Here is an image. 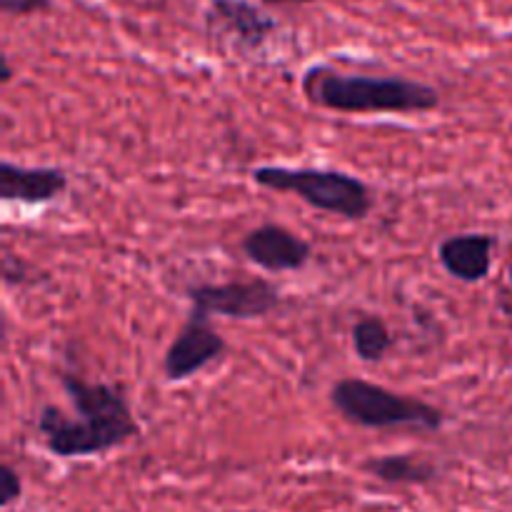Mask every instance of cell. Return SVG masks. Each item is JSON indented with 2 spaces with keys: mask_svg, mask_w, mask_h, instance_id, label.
I'll list each match as a JSON object with an SVG mask.
<instances>
[{
  "mask_svg": "<svg viewBox=\"0 0 512 512\" xmlns=\"http://www.w3.org/2000/svg\"><path fill=\"white\" fill-rule=\"evenodd\" d=\"M60 385L73 405V415L45 405L38 415V433L55 458H93L138 438L128 395L120 385L88 383L80 375L60 373Z\"/></svg>",
  "mask_w": 512,
  "mask_h": 512,
  "instance_id": "cell-1",
  "label": "cell"
},
{
  "mask_svg": "<svg viewBox=\"0 0 512 512\" xmlns=\"http://www.w3.org/2000/svg\"><path fill=\"white\" fill-rule=\"evenodd\" d=\"M303 93L315 108L335 113H430L440 105L433 85L398 75L340 73L328 65H313L303 75Z\"/></svg>",
  "mask_w": 512,
  "mask_h": 512,
  "instance_id": "cell-2",
  "label": "cell"
},
{
  "mask_svg": "<svg viewBox=\"0 0 512 512\" xmlns=\"http://www.w3.org/2000/svg\"><path fill=\"white\" fill-rule=\"evenodd\" d=\"M253 183L273 193H288L320 213L358 223L373 210V190L355 175L330 168H288L260 165L253 170Z\"/></svg>",
  "mask_w": 512,
  "mask_h": 512,
  "instance_id": "cell-3",
  "label": "cell"
},
{
  "mask_svg": "<svg viewBox=\"0 0 512 512\" xmlns=\"http://www.w3.org/2000/svg\"><path fill=\"white\" fill-rule=\"evenodd\" d=\"M330 405L340 418L365 430L415 428L435 433L445 423L443 410L435 405L363 378H343L333 383Z\"/></svg>",
  "mask_w": 512,
  "mask_h": 512,
  "instance_id": "cell-4",
  "label": "cell"
},
{
  "mask_svg": "<svg viewBox=\"0 0 512 512\" xmlns=\"http://www.w3.org/2000/svg\"><path fill=\"white\" fill-rule=\"evenodd\" d=\"M190 305L208 315L233 320H258L280 308V290L270 280H230V283H200L188 288Z\"/></svg>",
  "mask_w": 512,
  "mask_h": 512,
  "instance_id": "cell-5",
  "label": "cell"
},
{
  "mask_svg": "<svg viewBox=\"0 0 512 512\" xmlns=\"http://www.w3.org/2000/svg\"><path fill=\"white\" fill-rule=\"evenodd\" d=\"M228 350L223 335L213 328L210 315L203 310L193 308L185 323L180 325L178 335L173 338L170 348L165 350L163 358V375L168 383H180L190 380L220 360Z\"/></svg>",
  "mask_w": 512,
  "mask_h": 512,
  "instance_id": "cell-6",
  "label": "cell"
},
{
  "mask_svg": "<svg viewBox=\"0 0 512 512\" xmlns=\"http://www.w3.org/2000/svg\"><path fill=\"white\" fill-rule=\"evenodd\" d=\"M245 258L268 273H290L308 265L313 245L283 225H258L240 240Z\"/></svg>",
  "mask_w": 512,
  "mask_h": 512,
  "instance_id": "cell-7",
  "label": "cell"
},
{
  "mask_svg": "<svg viewBox=\"0 0 512 512\" xmlns=\"http://www.w3.org/2000/svg\"><path fill=\"white\" fill-rule=\"evenodd\" d=\"M205 25L218 35H230L245 50H258L278 33L280 23L250 0H210L205 8Z\"/></svg>",
  "mask_w": 512,
  "mask_h": 512,
  "instance_id": "cell-8",
  "label": "cell"
},
{
  "mask_svg": "<svg viewBox=\"0 0 512 512\" xmlns=\"http://www.w3.org/2000/svg\"><path fill=\"white\" fill-rule=\"evenodd\" d=\"M68 190V173L60 168H25L10 160L0 163V198L8 203L45 205Z\"/></svg>",
  "mask_w": 512,
  "mask_h": 512,
  "instance_id": "cell-9",
  "label": "cell"
},
{
  "mask_svg": "<svg viewBox=\"0 0 512 512\" xmlns=\"http://www.w3.org/2000/svg\"><path fill=\"white\" fill-rule=\"evenodd\" d=\"M495 238L488 233H463L450 235L440 243L438 260L455 280L460 283H480L493 268Z\"/></svg>",
  "mask_w": 512,
  "mask_h": 512,
  "instance_id": "cell-10",
  "label": "cell"
},
{
  "mask_svg": "<svg viewBox=\"0 0 512 512\" xmlns=\"http://www.w3.org/2000/svg\"><path fill=\"white\" fill-rule=\"evenodd\" d=\"M363 470L388 485H428L438 478V468L430 460L415 455H383L363 463Z\"/></svg>",
  "mask_w": 512,
  "mask_h": 512,
  "instance_id": "cell-11",
  "label": "cell"
},
{
  "mask_svg": "<svg viewBox=\"0 0 512 512\" xmlns=\"http://www.w3.org/2000/svg\"><path fill=\"white\" fill-rule=\"evenodd\" d=\"M395 338L378 315H363L353 325V350L363 363H380L393 350Z\"/></svg>",
  "mask_w": 512,
  "mask_h": 512,
  "instance_id": "cell-12",
  "label": "cell"
},
{
  "mask_svg": "<svg viewBox=\"0 0 512 512\" xmlns=\"http://www.w3.org/2000/svg\"><path fill=\"white\" fill-rule=\"evenodd\" d=\"M0 485H3L0 505H3V508H10V505H13L15 500H20V495H23V480H20L18 470H15L13 465L5 463L3 468H0Z\"/></svg>",
  "mask_w": 512,
  "mask_h": 512,
  "instance_id": "cell-13",
  "label": "cell"
},
{
  "mask_svg": "<svg viewBox=\"0 0 512 512\" xmlns=\"http://www.w3.org/2000/svg\"><path fill=\"white\" fill-rule=\"evenodd\" d=\"M53 8V0H0V13L13 15H33V13H45V10Z\"/></svg>",
  "mask_w": 512,
  "mask_h": 512,
  "instance_id": "cell-14",
  "label": "cell"
},
{
  "mask_svg": "<svg viewBox=\"0 0 512 512\" xmlns=\"http://www.w3.org/2000/svg\"><path fill=\"white\" fill-rule=\"evenodd\" d=\"M260 3H265V5H285V3L308 5V3H315V0H260Z\"/></svg>",
  "mask_w": 512,
  "mask_h": 512,
  "instance_id": "cell-15",
  "label": "cell"
},
{
  "mask_svg": "<svg viewBox=\"0 0 512 512\" xmlns=\"http://www.w3.org/2000/svg\"><path fill=\"white\" fill-rule=\"evenodd\" d=\"M510 280H512V260H510Z\"/></svg>",
  "mask_w": 512,
  "mask_h": 512,
  "instance_id": "cell-16",
  "label": "cell"
}]
</instances>
